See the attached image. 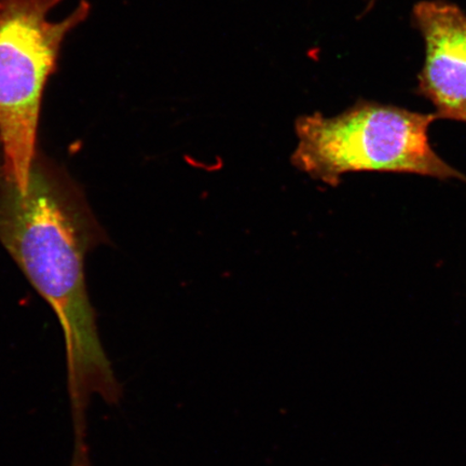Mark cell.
Returning <instances> with one entry per match:
<instances>
[{
    "instance_id": "3",
    "label": "cell",
    "mask_w": 466,
    "mask_h": 466,
    "mask_svg": "<svg viewBox=\"0 0 466 466\" xmlns=\"http://www.w3.org/2000/svg\"><path fill=\"white\" fill-rule=\"evenodd\" d=\"M62 0H0V173L25 191L37 141L46 86L68 35L87 19L83 0L62 20L50 15Z\"/></svg>"
},
{
    "instance_id": "4",
    "label": "cell",
    "mask_w": 466,
    "mask_h": 466,
    "mask_svg": "<svg viewBox=\"0 0 466 466\" xmlns=\"http://www.w3.org/2000/svg\"><path fill=\"white\" fill-rule=\"evenodd\" d=\"M411 25L424 44L416 95L433 105L437 118L466 124V14L447 0H421Z\"/></svg>"
},
{
    "instance_id": "2",
    "label": "cell",
    "mask_w": 466,
    "mask_h": 466,
    "mask_svg": "<svg viewBox=\"0 0 466 466\" xmlns=\"http://www.w3.org/2000/svg\"><path fill=\"white\" fill-rule=\"evenodd\" d=\"M436 120L434 113L360 98L334 116H300L291 162L334 187L342 175L357 172L418 174L466 184V175L442 160L430 143V127Z\"/></svg>"
},
{
    "instance_id": "1",
    "label": "cell",
    "mask_w": 466,
    "mask_h": 466,
    "mask_svg": "<svg viewBox=\"0 0 466 466\" xmlns=\"http://www.w3.org/2000/svg\"><path fill=\"white\" fill-rule=\"evenodd\" d=\"M105 235L83 191L37 155L25 191L0 173V243L56 313L66 340L74 428H86L93 394L116 405L124 389L97 333L85 261Z\"/></svg>"
},
{
    "instance_id": "5",
    "label": "cell",
    "mask_w": 466,
    "mask_h": 466,
    "mask_svg": "<svg viewBox=\"0 0 466 466\" xmlns=\"http://www.w3.org/2000/svg\"><path fill=\"white\" fill-rule=\"evenodd\" d=\"M378 0H369V4H367L366 8L369 10H372L375 7Z\"/></svg>"
}]
</instances>
